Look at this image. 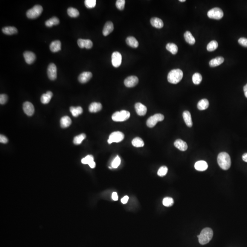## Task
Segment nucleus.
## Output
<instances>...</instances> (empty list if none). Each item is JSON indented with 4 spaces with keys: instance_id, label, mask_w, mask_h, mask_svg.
Masks as SVG:
<instances>
[{
    "instance_id": "obj_49",
    "label": "nucleus",
    "mask_w": 247,
    "mask_h": 247,
    "mask_svg": "<svg viewBox=\"0 0 247 247\" xmlns=\"http://www.w3.org/2000/svg\"><path fill=\"white\" fill-rule=\"evenodd\" d=\"M112 198L115 201H117L118 199V194L116 192H113L112 195Z\"/></svg>"
},
{
    "instance_id": "obj_1",
    "label": "nucleus",
    "mask_w": 247,
    "mask_h": 247,
    "mask_svg": "<svg viewBox=\"0 0 247 247\" xmlns=\"http://www.w3.org/2000/svg\"><path fill=\"white\" fill-rule=\"evenodd\" d=\"M217 163L222 169L227 170L230 167L231 160L230 157L228 153L222 152L218 154Z\"/></svg>"
},
{
    "instance_id": "obj_48",
    "label": "nucleus",
    "mask_w": 247,
    "mask_h": 247,
    "mask_svg": "<svg viewBox=\"0 0 247 247\" xmlns=\"http://www.w3.org/2000/svg\"><path fill=\"white\" fill-rule=\"evenodd\" d=\"M129 200V197L128 196H125L122 199H121V202L122 203L124 204H126L127 203L128 201Z\"/></svg>"
},
{
    "instance_id": "obj_44",
    "label": "nucleus",
    "mask_w": 247,
    "mask_h": 247,
    "mask_svg": "<svg viewBox=\"0 0 247 247\" xmlns=\"http://www.w3.org/2000/svg\"><path fill=\"white\" fill-rule=\"evenodd\" d=\"M121 158H120L119 156H117V157H116V158L114 159L113 162H112V164H111L112 167L114 168H117V167L120 166V165L121 164Z\"/></svg>"
},
{
    "instance_id": "obj_34",
    "label": "nucleus",
    "mask_w": 247,
    "mask_h": 247,
    "mask_svg": "<svg viewBox=\"0 0 247 247\" xmlns=\"http://www.w3.org/2000/svg\"><path fill=\"white\" fill-rule=\"evenodd\" d=\"M132 144L135 147H141L144 146V142L140 137H135L132 141Z\"/></svg>"
},
{
    "instance_id": "obj_46",
    "label": "nucleus",
    "mask_w": 247,
    "mask_h": 247,
    "mask_svg": "<svg viewBox=\"0 0 247 247\" xmlns=\"http://www.w3.org/2000/svg\"><path fill=\"white\" fill-rule=\"evenodd\" d=\"M7 96L5 94H1L0 95V103L4 104L7 102Z\"/></svg>"
},
{
    "instance_id": "obj_13",
    "label": "nucleus",
    "mask_w": 247,
    "mask_h": 247,
    "mask_svg": "<svg viewBox=\"0 0 247 247\" xmlns=\"http://www.w3.org/2000/svg\"><path fill=\"white\" fill-rule=\"evenodd\" d=\"M77 44L79 47L81 48H86L87 49H90L92 48L93 46V43L92 41L90 39H79L77 40Z\"/></svg>"
},
{
    "instance_id": "obj_42",
    "label": "nucleus",
    "mask_w": 247,
    "mask_h": 247,
    "mask_svg": "<svg viewBox=\"0 0 247 247\" xmlns=\"http://www.w3.org/2000/svg\"><path fill=\"white\" fill-rule=\"evenodd\" d=\"M85 5L87 8H94L96 5V0H86L85 1Z\"/></svg>"
},
{
    "instance_id": "obj_52",
    "label": "nucleus",
    "mask_w": 247,
    "mask_h": 247,
    "mask_svg": "<svg viewBox=\"0 0 247 247\" xmlns=\"http://www.w3.org/2000/svg\"><path fill=\"white\" fill-rule=\"evenodd\" d=\"M89 166L91 168H95V167L96 164L95 163V161H93V162H92V163H91V164H89Z\"/></svg>"
},
{
    "instance_id": "obj_37",
    "label": "nucleus",
    "mask_w": 247,
    "mask_h": 247,
    "mask_svg": "<svg viewBox=\"0 0 247 247\" xmlns=\"http://www.w3.org/2000/svg\"><path fill=\"white\" fill-rule=\"evenodd\" d=\"M86 137V135L85 134H81L77 136H75L73 139V143L75 145H80Z\"/></svg>"
},
{
    "instance_id": "obj_45",
    "label": "nucleus",
    "mask_w": 247,
    "mask_h": 247,
    "mask_svg": "<svg viewBox=\"0 0 247 247\" xmlns=\"http://www.w3.org/2000/svg\"><path fill=\"white\" fill-rule=\"evenodd\" d=\"M238 43L243 47H247V39L245 38H241L238 39Z\"/></svg>"
},
{
    "instance_id": "obj_21",
    "label": "nucleus",
    "mask_w": 247,
    "mask_h": 247,
    "mask_svg": "<svg viewBox=\"0 0 247 247\" xmlns=\"http://www.w3.org/2000/svg\"><path fill=\"white\" fill-rule=\"evenodd\" d=\"M183 116L186 125L189 127H191L193 126V122L190 112L188 111H184L183 114Z\"/></svg>"
},
{
    "instance_id": "obj_10",
    "label": "nucleus",
    "mask_w": 247,
    "mask_h": 247,
    "mask_svg": "<svg viewBox=\"0 0 247 247\" xmlns=\"http://www.w3.org/2000/svg\"><path fill=\"white\" fill-rule=\"evenodd\" d=\"M139 82L138 77L135 76L128 77L124 81L125 86L128 88H132L136 86Z\"/></svg>"
},
{
    "instance_id": "obj_31",
    "label": "nucleus",
    "mask_w": 247,
    "mask_h": 247,
    "mask_svg": "<svg viewBox=\"0 0 247 247\" xmlns=\"http://www.w3.org/2000/svg\"><path fill=\"white\" fill-rule=\"evenodd\" d=\"M60 23L59 19L57 17H53L45 22V25L48 27H51L53 26L57 25Z\"/></svg>"
},
{
    "instance_id": "obj_53",
    "label": "nucleus",
    "mask_w": 247,
    "mask_h": 247,
    "mask_svg": "<svg viewBox=\"0 0 247 247\" xmlns=\"http://www.w3.org/2000/svg\"><path fill=\"white\" fill-rule=\"evenodd\" d=\"M180 2H185V1H186L185 0H179V1Z\"/></svg>"
},
{
    "instance_id": "obj_2",
    "label": "nucleus",
    "mask_w": 247,
    "mask_h": 247,
    "mask_svg": "<svg viewBox=\"0 0 247 247\" xmlns=\"http://www.w3.org/2000/svg\"><path fill=\"white\" fill-rule=\"evenodd\" d=\"M213 235V231L211 228H206L203 229L198 237L199 243L202 245L207 244L211 240Z\"/></svg>"
},
{
    "instance_id": "obj_28",
    "label": "nucleus",
    "mask_w": 247,
    "mask_h": 247,
    "mask_svg": "<svg viewBox=\"0 0 247 247\" xmlns=\"http://www.w3.org/2000/svg\"><path fill=\"white\" fill-rule=\"evenodd\" d=\"M184 38L186 42L190 45H193L196 43V39L190 31H186L184 34Z\"/></svg>"
},
{
    "instance_id": "obj_33",
    "label": "nucleus",
    "mask_w": 247,
    "mask_h": 247,
    "mask_svg": "<svg viewBox=\"0 0 247 247\" xmlns=\"http://www.w3.org/2000/svg\"><path fill=\"white\" fill-rule=\"evenodd\" d=\"M167 50L173 55H175L178 51V46L174 43H168L166 46Z\"/></svg>"
},
{
    "instance_id": "obj_36",
    "label": "nucleus",
    "mask_w": 247,
    "mask_h": 247,
    "mask_svg": "<svg viewBox=\"0 0 247 247\" xmlns=\"http://www.w3.org/2000/svg\"><path fill=\"white\" fill-rule=\"evenodd\" d=\"M218 44L215 40L211 41L207 46V50L208 51H213L218 48Z\"/></svg>"
},
{
    "instance_id": "obj_29",
    "label": "nucleus",
    "mask_w": 247,
    "mask_h": 247,
    "mask_svg": "<svg viewBox=\"0 0 247 247\" xmlns=\"http://www.w3.org/2000/svg\"><path fill=\"white\" fill-rule=\"evenodd\" d=\"M2 32L7 35H13L18 33V29L14 27H6L2 28Z\"/></svg>"
},
{
    "instance_id": "obj_19",
    "label": "nucleus",
    "mask_w": 247,
    "mask_h": 247,
    "mask_svg": "<svg viewBox=\"0 0 247 247\" xmlns=\"http://www.w3.org/2000/svg\"><path fill=\"white\" fill-rule=\"evenodd\" d=\"M195 167L197 170L204 171L208 168V164L205 161H199L195 164Z\"/></svg>"
},
{
    "instance_id": "obj_51",
    "label": "nucleus",
    "mask_w": 247,
    "mask_h": 247,
    "mask_svg": "<svg viewBox=\"0 0 247 247\" xmlns=\"http://www.w3.org/2000/svg\"><path fill=\"white\" fill-rule=\"evenodd\" d=\"M243 91H244V95L247 98V84L243 87Z\"/></svg>"
},
{
    "instance_id": "obj_6",
    "label": "nucleus",
    "mask_w": 247,
    "mask_h": 247,
    "mask_svg": "<svg viewBox=\"0 0 247 247\" xmlns=\"http://www.w3.org/2000/svg\"><path fill=\"white\" fill-rule=\"evenodd\" d=\"M164 119V115L161 114H157L152 116L147 121V125L150 128L155 126L158 122L161 121Z\"/></svg>"
},
{
    "instance_id": "obj_17",
    "label": "nucleus",
    "mask_w": 247,
    "mask_h": 247,
    "mask_svg": "<svg viewBox=\"0 0 247 247\" xmlns=\"http://www.w3.org/2000/svg\"><path fill=\"white\" fill-rule=\"evenodd\" d=\"M114 25L111 22L108 21L105 24L103 30V34L104 36H108L114 30Z\"/></svg>"
},
{
    "instance_id": "obj_5",
    "label": "nucleus",
    "mask_w": 247,
    "mask_h": 247,
    "mask_svg": "<svg viewBox=\"0 0 247 247\" xmlns=\"http://www.w3.org/2000/svg\"><path fill=\"white\" fill-rule=\"evenodd\" d=\"M43 10L42 6L39 5H35L32 8L29 9L27 12V16L29 19H36L40 16Z\"/></svg>"
},
{
    "instance_id": "obj_43",
    "label": "nucleus",
    "mask_w": 247,
    "mask_h": 247,
    "mask_svg": "<svg viewBox=\"0 0 247 247\" xmlns=\"http://www.w3.org/2000/svg\"><path fill=\"white\" fill-rule=\"evenodd\" d=\"M125 0H118L116 2V7L119 10H123L125 8Z\"/></svg>"
},
{
    "instance_id": "obj_8",
    "label": "nucleus",
    "mask_w": 247,
    "mask_h": 247,
    "mask_svg": "<svg viewBox=\"0 0 247 247\" xmlns=\"http://www.w3.org/2000/svg\"><path fill=\"white\" fill-rule=\"evenodd\" d=\"M125 135L121 132H115L112 133L109 136V138L108 140L109 144H110L113 142H121L124 139Z\"/></svg>"
},
{
    "instance_id": "obj_12",
    "label": "nucleus",
    "mask_w": 247,
    "mask_h": 247,
    "mask_svg": "<svg viewBox=\"0 0 247 247\" xmlns=\"http://www.w3.org/2000/svg\"><path fill=\"white\" fill-rule=\"evenodd\" d=\"M23 110L28 116H32L34 112V108L33 104L29 102H25L23 105Z\"/></svg>"
},
{
    "instance_id": "obj_14",
    "label": "nucleus",
    "mask_w": 247,
    "mask_h": 247,
    "mask_svg": "<svg viewBox=\"0 0 247 247\" xmlns=\"http://www.w3.org/2000/svg\"><path fill=\"white\" fill-rule=\"evenodd\" d=\"M24 57L25 60L26 62L28 64H32L34 62L36 59V56L32 52H25L24 53Z\"/></svg>"
},
{
    "instance_id": "obj_32",
    "label": "nucleus",
    "mask_w": 247,
    "mask_h": 247,
    "mask_svg": "<svg viewBox=\"0 0 247 247\" xmlns=\"http://www.w3.org/2000/svg\"><path fill=\"white\" fill-rule=\"evenodd\" d=\"M70 110L74 117H77L78 115H81L83 112V109L80 106L77 107H70Z\"/></svg>"
},
{
    "instance_id": "obj_18",
    "label": "nucleus",
    "mask_w": 247,
    "mask_h": 247,
    "mask_svg": "<svg viewBox=\"0 0 247 247\" xmlns=\"http://www.w3.org/2000/svg\"><path fill=\"white\" fill-rule=\"evenodd\" d=\"M174 145L176 148L181 151H185L188 148V145L186 142L181 139H178L175 141Z\"/></svg>"
},
{
    "instance_id": "obj_4",
    "label": "nucleus",
    "mask_w": 247,
    "mask_h": 247,
    "mask_svg": "<svg viewBox=\"0 0 247 247\" xmlns=\"http://www.w3.org/2000/svg\"><path fill=\"white\" fill-rule=\"evenodd\" d=\"M130 117V113L126 110L116 112L112 115V119L114 121L122 122L126 121Z\"/></svg>"
},
{
    "instance_id": "obj_16",
    "label": "nucleus",
    "mask_w": 247,
    "mask_h": 247,
    "mask_svg": "<svg viewBox=\"0 0 247 247\" xmlns=\"http://www.w3.org/2000/svg\"><path fill=\"white\" fill-rule=\"evenodd\" d=\"M92 76V74L91 72L85 71L79 75L78 77V81L82 83H85L90 80Z\"/></svg>"
},
{
    "instance_id": "obj_40",
    "label": "nucleus",
    "mask_w": 247,
    "mask_h": 247,
    "mask_svg": "<svg viewBox=\"0 0 247 247\" xmlns=\"http://www.w3.org/2000/svg\"><path fill=\"white\" fill-rule=\"evenodd\" d=\"M173 199L172 198L165 197L163 201V204L166 207H170L173 205Z\"/></svg>"
},
{
    "instance_id": "obj_39",
    "label": "nucleus",
    "mask_w": 247,
    "mask_h": 247,
    "mask_svg": "<svg viewBox=\"0 0 247 247\" xmlns=\"http://www.w3.org/2000/svg\"><path fill=\"white\" fill-rule=\"evenodd\" d=\"M81 161L82 164H90L91 163L94 161V157L92 155H88L85 158L82 159Z\"/></svg>"
},
{
    "instance_id": "obj_41",
    "label": "nucleus",
    "mask_w": 247,
    "mask_h": 247,
    "mask_svg": "<svg viewBox=\"0 0 247 247\" xmlns=\"http://www.w3.org/2000/svg\"><path fill=\"white\" fill-rule=\"evenodd\" d=\"M168 171V168L166 166H161L160 167L158 171V175L160 177L165 176Z\"/></svg>"
},
{
    "instance_id": "obj_11",
    "label": "nucleus",
    "mask_w": 247,
    "mask_h": 247,
    "mask_svg": "<svg viewBox=\"0 0 247 247\" xmlns=\"http://www.w3.org/2000/svg\"><path fill=\"white\" fill-rule=\"evenodd\" d=\"M47 74L51 80H54L57 78V68L55 64L49 65L47 69Z\"/></svg>"
},
{
    "instance_id": "obj_20",
    "label": "nucleus",
    "mask_w": 247,
    "mask_h": 247,
    "mask_svg": "<svg viewBox=\"0 0 247 247\" xmlns=\"http://www.w3.org/2000/svg\"><path fill=\"white\" fill-rule=\"evenodd\" d=\"M151 25L154 27L157 28H161L164 27V24L163 21L158 18H153L150 20Z\"/></svg>"
},
{
    "instance_id": "obj_35",
    "label": "nucleus",
    "mask_w": 247,
    "mask_h": 247,
    "mask_svg": "<svg viewBox=\"0 0 247 247\" xmlns=\"http://www.w3.org/2000/svg\"><path fill=\"white\" fill-rule=\"evenodd\" d=\"M67 13L71 18H77L79 15V11L73 7H70L67 9Z\"/></svg>"
},
{
    "instance_id": "obj_25",
    "label": "nucleus",
    "mask_w": 247,
    "mask_h": 247,
    "mask_svg": "<svg viewBox=\"0 0 247 247\" xmlns=\"http://www.w3.org/2000/svg\"><path fill=\"white\" fill-rule=\"evenodd\" d=\"M60 123L61 127L65 128L71 125V120L68 116H65L60 119Z\"/></svg>"
},
{
    "instance_id": "obj_38",
    "label": "nucleus",
    "mask_w": 247,
    "mask_h": 247,
    "mask_svg": "<svg viewBox=\"0 0 247 247\" xmlns=\"http://www.w3.org/2000/svg\"><path fill=\"white\" fill-rule=\"evenodd\" d=\"M202 80V77L199 73H196L193 75L192 81L196 85H199L200 83Z\"/></svg>"
},
{
    "instance_id": "obj_15",
    "label": "nucleus",
    "mask_w": 247,
    "mask_h": 247,
    "mask_svg": "<svg viewBox=\"0 0 247 247\" xmlns=\"http://www.w3.org/2000/svg\"><path fill=\"white\" fill-rule=\"evenodd\" d=\"M135 111L137 115L140 116H144L147 112V108L140 103H137L135 105Z\"/></svg>"
},
{
    "instance_id": "obj_7",
    "label": "nucleus",
    "mask_w": 247,
    "mask_h": 247,
    "mask_svg": "<svg viewBox=\"0 0 247 247\" xmlns=\"http://www.w3.org/2000/svg\"><path fill=\"white\" fill-rule=\"evenodd\" d=\"M224 14L222 10L218 7L212 8L208 11L207 16L211 19L220 20L223 17Z\"/></svg>"
},
{
    "instance_id": "obj_30",
    "label": "nucleus",
    "mask_w": 247,
    "mask_h": 247,
    "mask_svg": "<svg viewBox=\"0 0 247 247\" xmlns=\"http://www.w3.org/2000/svg\"><path fill=\"white\" fill-rule=\"evenodd\" d=\"M209 106V103L206 99L200 100L197 104V108L199 110H203L207 109Z\"/></svg>"
},
{
    "instance_id": "obj_27",
    "label": "nucleus",
    "mask_w": 247,
    "mask_h": 247,
    "mask_svg": "<svg viewBox=\"0 0 247 247\" xmlns=\"http://www.w3.org/2000/svg\"><path fill=\"white\" fill-rule=\"evenodd\" d=\"M53 96L52 92H47L46 94H43L41 97V102L43 104H47L50 102Z\"/></svg>"
},
{
    "instance_id": "obj_50",
    "label": "nucleus",
    "mask_w": 247,
    "mask_h": 247,
    "mask_svg": "<svg viewBox=\"0 0 247 247\" xmlns=\"http://www.w3.org/2000/svg\"><path fill=\"white\" fill-rule=\"evenodd\" d=\"M242 159L243 161L247 163V153H245L243 155Z\"/></svg>"
},
{
    "instance_id": "obj_47",
    "label": "nucleus",
    "mask_w": 247,
    "mask_h": 247,
    "mask_svg": "<svg viewBox=\"0 0 247 247\" xmlns=\"http://www.w3.org/2000/svg\"><path fill=\"white\" fill-rule=\"evenodd\" d=\"M0 142H1V143L6 144L8 142V139L6 136L2 135H0Z\"/></svg>"
},
{
    "instance_id": "obj_9",
    "label": "nucleus",
    "mask_w": 247,
    "mask_h": 247,
    "mask_svg": "<svg viewBox=\"0 0 247 247\" xmlns=\"http://www.w3.org/2000/svg\"><path fill=\"white\" fill-rule=\"evenodd\" d=\"M122 56L119 52H114L112 55V64L115 68L119 67L121 64Z\"/></svg>"
},
{
    "instance_id": "obj_3",
    "label": "nucleus",
    "mask_w": 247,
    "mask_h": 247,
    "mask_svg": "<svg viewBox=\"0 0 247 247\" xmlns=\"http://www.w3.org/2000/svg\"><path fill=\"white\" fill-rule=\"evenodd\" d=\"M183 77V72L180 69H173L168 73L167 80L169 83L175 84L180 82Z\"/></svg>"
},
{
    "instance_id": "obj_22",
    "label": "nucleus",
    "mask_w": 247,
    "mask_h": 247,
    "mask_svg": "<svg viewBox=\"0 0 247 247\" xmlns=\"http://www.w3.org/2000/svg\"><path fill=\"white\" fill-rule=\"evenodd\" d=\"M102 109V105L99 103H92L89 106V111L91 113H96L101 110Z\"/></svg>"
},
{
    "instance_id": "obj_26",
    "label": "nucleus",
    "mask_w": 247,
    "mask_h": 247,
    "mask_svg": "<svg viewBox=\"0 0 247 247\" xmlns=\"http://www.w3.org/2000/svg\"><path fill=\"white\" fill-rule=\"evenodd\" d=\"M126 44L129 46L130 47H132L134 48H136L138 47L139 43L138 41L136 40V39L134 37L129 36L126 39Z\"/></svg>"
},
{
    "instance_id": "obj_24",
    "label": "nucleus",
    "mask_w": 247,
    "mask_h": 247,
    "mask_svg": "<svg viewBox=\"0 0 247 247\" xmlns=\"http://www.w3.org/2000/svg\"><path fill=\"white\" fill-rule=\"evenodd\" d=\"M224 61V59L222 57H217L210 60L209 65L211 67H214L222 64Z\"/></svg>"
},
{
    "instance_id": "obj_23",
    "label": "nucleus",
    "mask_w": 247,
    "mask_h": 247,
    "mask_svg": "<svg viewBox=\"0 0 247 247\" xmlns=\"http://www.w3.org/2000/svg\"><path fill=\"white\" fill-rule=\"evenodd\" d=\"M50 48L52 52H57L61 50V42L59 40L53 41L50 45Z\"/></svg>"
}]
</instances>
